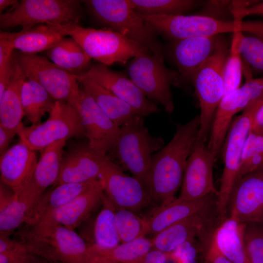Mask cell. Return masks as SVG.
Listing matches in <instances>:
<instances>
[{
	"label": "cell",
	"instance_id": "cell-25",
	"mask_svg": "<svg viewBox=\"0 0 263 263\" xmlns=\"http://www.w3.org/2000/svg\"><path fill=\"white\" fill-rule=\"evenodd\" d=\"M218 195L210 194L196 200L175 199L160 206L145 219L146 234L153 236L167 227L202 210L216 206Z\"/></svg>",
	"mask_w": 263,
	"mask_h": 263
},
{
	"label": "cell",
	"instance_id": "cell-35",
	"mask_svg": "<svg viewBox=\"0 0 263 263\" xmlns=\"http://www.w3.org/2000/svg\"><path fill=\"white\" fill-rule=\"evenodd\" d=\"M152 247L151 239L142 237L109 249H100L92 244L88 245V250L116 263H136L151 250Z\"/></svg>",
	"mask_w": 263,
	"mask_h": 263
},
{
	"label": "cell",
	"instance_id": "cell-38",
	"mask_svg": "<svg viewBox=\"0 0 263 263\" xmlns=\"http://www.w3.org/2000/svg\"><path fill=\"white\" fill-rule=\"evenodd\" d=\"M263 163V132L250 131L244 147L236 180L255 171Z\"/></svg>",
	"mask_w": 263,
	"mask_h": 263
},
{
	"label": "cell",
	"instance_id": "cell-21",
	"mask_svg": "<svg viewBox=\"0 0 263 263\" xmlns=\"http://www.w3.org/2000/svg\"><path fill=\"white\" fill-rule=\"evenodd\" d=\"M78 23L41 24L17 32L0 31V39L14 50L25 54L44 52L64 38L70 36Z\"/></svg>",
	"mask_w": 263,
	"mask_h": 263
},
{
	"label": "cell",
	"instance_id": "cell-15",
	"mask_svg": "<svg viewBox=\"0 0 263 263\" xmlns=\"http://www.w3.org/2000/svg\"><path fill=\"white\" fill-rule=\"evenodd\" d=\"M74 107L80 116L90 147L101 154L107 155L119 136L120 127L104 113L81 86Z\"/></svg>",
	"mask_w": 263,
	"mask_h": 263
},
{
	"label": "cell",
	"instance_id": "cell-44",
	"mask_svg": "<svg viewBox=\"0 0 263 263\" xmlns=\"http://www.w3.org/2000/svg\"><path fill=\"white\" fill-rule=\"evenodd\" d=\"M43 259L29 251L0 253V263H31Z\"/></svg>",
	"mask_w": 263,
	"mask_h": 263
},
{
	"label": "cell",
	"instance_id": "cell-40",
	"mask_svg": "<svg viewBox=\"0 0 263 263\" xmlns=\"http://www.w3.org/2000/svg\"><path fill=\"white\" fill-rule=\"evenodd\" d=\"M240 52L243 66L251 73L263 74V35L242 36Z\"/></svg>",
	"mask_w": 263,
	"mask_h": 263
},
{
	"label": "cell",
	"instance_id": "cell-37",
	"mask_svg": "<svg viewBox=\"0 0 263 263\" xmlns=\"http://www.w3.org/2000/svg\"><path fill=\"white\" fill-rule=\"evenodd\" d=\"M243 34L242 31H236L233 33L230 50L224 66V97L241 86L243 62L240 52V44Z\"/></svg>",
	"mask_w": 263,
	"mask_h": 263
},
{
	"label": "cell",
	"instance_id": "cell-24",
	"mask_svg": "<svg viewBox=\"0 0 263 263\" xmlns=\"http://www.w3.org/2000/svg\"><path fill=\"white\" fill-rule=\"evenodd\" d=\"M37 163L35 151L19 141L0 155V182L16 191L30 180Z\"/></svg>",
	"mask_w": 263,
	"mask_h": 263
},
{
	"label": "cell",
	"instance_id": "cell-22",
	"mask_svg": "<svg viewBox=\"0 0 263 263\" xmlns=\"http://www.w3.org/2000/svg\"><path fill=\"white\" fill-rule=\"evenodd\" d=\"M107 157L91 148L88 143L72 146L63 153L59 176L54 186L99 179Z\"/></svg>",
	"mask_w": 263,
	"mask_h": 263
},
{
	"label": "cell",
	"instance_id": "cell-28",
	"mask_svg": "<svg viewBox=\"0 0 263 263\" xmlns=\"http://www.w3.org/2000/svg\"><path fill=\"white\" fill-rule=\"evenodd\" d=\"M74 75L81 86L89 93L100 108L118 127L141 116L128 103L94 80L80 75Z\"/></svg>",
	"mask_w": 263,
	"mask_h": 263
},
{
	"label": "cell",
	"instance_id": "cell-16",
	"mask_svg": "<svg viewBox=\"0 0 263 263\" xmlns=\"http://www.w3.org/2000/svg\"><path fill=\"white\" fill-rule=\"evenodd\" d=\"M227 217L241 223L263 224V170L236 181L228 200Z\"/></svg>",
	"mask_w": 263,
	"mask_h": 263
},
{
	"label": "cell",
	"instance_id": "cell-18",
	"mask_svg": "<svg viewBox=\"0 0 263 263\" xmlns=\"http://www.w3.org/2000/svg\"><path fill=\"white\" fill-rule=\"evenodd\" d=\"M89 77L128 103L141 116L157 113L160 110L144 94L126 74L110 69L102 64L91 66L80 74Z\"/></svg>",
	"mask_w": 263,
	"mask_h": 263
},
{
	"label": "cell",
	"instance_id": "cell-2",
	"mask_svg": "<svg viewBox=\"0 0 263 263\" xmlns=\"http://www.w3.org/2000/svg\"><path fill=\"white\" fill-rule=\"evenodd\" d=\"M32 253L60 263H91L88 245L75 230L59 225L37 223L16 232Z\"/></svg>",
	"mask_w": 263,
	"mask_h": 263
},
{
	"label": "cell",
	"instance_id": "cell-49",
	"mask_svg": "<svg viewBox=\"0 0 263 263\" xmlns=\"http://www.w3.org/2000/svg\"><path fill=\"white\" fill-rule=\"evenodd\" d=\"M19 1L16 0H0V14L2 12L9 7L11 6L12 8L17 5ZM9 9V10H10Z\"/></svg>",
	"mask_w": 263,
	"mask_h": 263
},
{
	"label": "cell",
	"instance_id": "cell-12",
	"mask_svg": "<svg viewBox=\"0 0 263 263\" xmlns=\"http://www.w3.org/2000/svg\"><path fill=\"white\" fill-rule=\"evenodd\" d=\"M26 78L38 82L56 100L75 106L80 88L74 74L60 68L46 56L14 51Z\"/></svg>",
	"mask_w": 263,
	"mask_h": 263
},
{
	"label": "cell",
	"instance_id": "cell-10",
	"mask_svg": "<svg viewBox=\"0 0 263 263\" xmlns=\"http://www.w3.org/2000/svg\"><path fill=\"white\" fill-rule=\"evenodd\" d=\"M87 55L107 66L127 64L132 58L152 54L146 47L110 29L84 28L77 24L71 32Z\"/></svg>",
	"mask_w": 263,
	"mask_h": 263
},
{
	"label": "cell",
	"instance_id": "cell-31",
	"mask_svg": "<svg viewBox=\"0 0 263 263\" xmlns=\"http://www.w3.org/2000/svg\"><path fill=\"white\" fill-rule=\"evenodd\" d=\"M53 63L75 75L90 68L91 58L72 37H65L44 52Z\"/></svg>",
	"mask_w": 263,
	"mask_h": 263
},
{
	"label": "cell",
	"instance_id": "cell-33",
	"mask_svg": "<svg viewBox=\"0 0 263 263\" xmlns=\"http://www.w3.org/2000/svg\"><path fill=\"white\" fill-rule=\"evenodd\" d=\"M102 207L94 226V246L109 249L119 244L120 240L115 220V207L105 193Z\"/></svg>",
	"mask_w": 263,
	"mask_h": 263
},
{
	"label": "cell",
	"instance_id": "cell-7",
	"mask_svg": "<svg viewBox=\"0 0 263 263\" xmlns=\"http://www.w3.org/2000/svg\"><path fill=\"white\" fill-rule=\"evenodd\" d=\"M263 100L252 104L232 121L228 130L221 150L224 168L216 204L219 223L227 217V206L232 188L236 180L246 139L251 131L256 113Z\"/></svg>",
	"mask_w": 263,
	"mask_h": 263
},
{
	"label": "cell",
	"instance_id": "cell-20",
	"mask_svg": "<svg viewBox=\"0 0 263 263\" xmlns=\"http://www.w3.org/2000/svg\"><path fill=\"white\" fill-rule=\"evenodd\" d=\"M219 35L172 40L169 54L177 68V86L191 82L196 70L213 53Z\"/></svg>",
	"mask_w": 263,
	"mask_h": 263
},
{
	"label": "cell",
	"instance_id": "cell-39",
	"mask_svg": "<svg viewBox=\"0 0 263 263\" xmlns=\"http://www.w3.org/2000/svg\"><path fill=\"white\" fill-rule=\"evenodd\" d=\"M115 220L122 243L144 237L146 234L145 219L140 218L131 210L115 207Z\"/></svg>",
	"mask_w": 263,
	"mask_h": 263
},
{
	"label": "cell",
	"instance_id": "cell-41",
	"mask_svg": "<svg viewBox=\"0 0 263 263\" xmlns=\"http://www.w3.org/2000/svg\"><path fill=\"white\" fill-rule=\"evenodd\" d=\"M244 244L248 263H263V224H245Z\"/></svg>",
	"mask_w": 263,
	"mask_h": 263
},
{
	"label": "cell",
	"instance_id": "cell-9",
	"mask_svg": "<svg viewBox=\"0 0 263 263\" xmlns=\"http://www.w3.org/2000/svg\"><path fill=\"white\" fill-rule=\"evenodd\" d=\"M17 134L20 141L36 151L43 150L58 141L85 136V132L76 108L68 103L56 101L45 121L28 127L23 124Z\"/></svg>",
	"mask_w": 263,
	"mask_h": 263
},
{
	"label": "cell",
	"instance_id": "cell-48",
	"mask_svg": "<svg viewBox=\"0 0 263 263\" xmlns=\"http://www.w3.org/2000/svg\"><path fill=\"white\" fill-rule=\"evenodd\" d=\"M89 254L91 263H116L107 258L91 253L89 251Z\"/></svg>",
	"mask_w": 263,
	"mask_h": 263
},
{
	"label": "cell",
	"instance_id": "cell-50",
	"mask_svg": "<svg viewBox=\"0 0 263 263\" xmlns=\"http://www.w3.org/2000/svg\"><path fill=\"white\" fill-rule=\"evenodd\" d=\"M56 263V262L47 261L45 259H43L40 261L34 262V263Z\"/></svg>",
	"mask_w": 263,
	"mask_h": 263
},
{
	"label": "cell",
	"instance_id": "cell-32",
	"mask_svg": "<svg viewBox=\"0 0 263 263\" xmlns=\"http://www.w3.org/2000/svg\"><path fill=\"white\" fill-rule=\"evenodd\" d=\"M24 116L33 124L40 123L42 117L53 108L56 100L38 82L26 78L21 89Z\"/></svg>",
	"mask_w": 263,
	"mask_h": 263
},
{
	"label": "cell",
	"instance_id": "cell-13",
	"mask_svg": "<svg viewBox=\"0 0 263 263\" xmlns=\"http://www.w3.org/2000/svg\"><path fill=\"white\" fill-rule=\"evenodd\" d=\"M263 100V77L246 78L245 83L225 96L214 118L207 148L216 158L222 150L233 116Z\"/></svg>",
	"mask_w": 263,
	"mask_h": 263
},
{
	"label": "cell",
	"instance_id": "cell-17",
	"mask_svg": "<svg viewBox=\"0 0 263 263\" xmlns=\"http://www.w3.org/2000/svg\"><path fill=\"white\" fill-rule=\"evenodd\" d=\"M206 144L197 138L187 161L179 199L196 200L212 194L218 195L213 176L216 157Z\"/></svg>",
	"mask_w": 263,
	"mask_h": 263
},
{
	"label": "cell",
	"instance_id": "cell-8",
	"mask_svg": "<svg viewBox=\"0 0 263 263\" xmlns=\"http://www.w3.org/2000/svg\"><path fill=\"white\" fill-rule=\"evenodd\" d=\"M81 1L77 0H22L0 15V27L17 26L26 29L41 24L78 23L83 17Z\"/></svg>",
	"mask_w": 263,
	"mask_h": 263
},
{
	"label": "cell",
	"instance_id": "cell-51",
	"mask_svg": "<svg viewBox=\"0 0 263 263\" xmlns=\"http://www.w3.org/2000/svg\"><path fill=\"white\" fill-rule=\"evenodd\" d=\"M263 170V164L261 165V166L256 171H257V170Z\"/></svg>",
	"mask_w": 263,
	"mask_h": 263
},
{
	"label": "cell",
	"instance_id": "cell-47",
	"mask_svg": "<svg viewBox=\"0 0 263 263\" xmlns=\"http://www.w3.org/2000/svg\"><path fill=\"white\" fill-rule=\"evenodd\" d=\"M251 131L263 132V104L256 113L251 126Z\"/></svg>",
	"mask_w": 263,
	"mask_h": 263
},
{
	"label": "cell",
	"instance_id": "cell-6",
	"mask_svg": "<svg viewBox=\"0 0 263 263\" xmlns=\"http://www.w3.org/2000/svg\"><path fill=\"white\" fill-rule=\"evenodd\" d=\"M146 21L155 33L171 41L236 31L253 34L256 30L255 21H244L238 18L227 21L200 15H151L147 16Z\"/></svg>",
	"mask_w": 263,
	"mask_h": 263
},
{
	"label": "cell",
	"instance_id": "cell-19",
	"mask_svg": "<svg viewBox=\"0 0 263 263\" xmlns=\"http://www.w3.org/2000/svg\"><path fill=\"white\" fill-rule=\"evenodd\" d=\"M216 206L202 210L161 231L151 239L152 247L170 253L185 243L218 225Z\"/></svg>",
	"mask_w": 263,
	"mask_h": 263
},
{
	"label": "cell",
	"instance_id": "cell-11",
	"mask_svg": "<svg viewBox=\"0 0 263 263\" xmlns=\"http://www.w3.org/2000/svg\"><path fill=\"white\" fill-rule=\"evenodd\" d=\"M126 72L129 78L147 97L154 99L170 114L174 106L170 89L177 85V71L167 68L164 59L152 54L137 56L128 63Z\"/></svg>",
	"mask_w": 263,
	"mask_h": 263
},
{
	"label": "cell",
	"instance_id": "cell-36",
	"mask_svg": "<svg viewBox=\"0 0 263 263\" xmlns=\"http://www.w3.org/2000/svg\"><path fill=\"white\" fill-rule=\"evenodd\" d=\"M134 10L143 15H184L201 6L203 1L194 0H130Z\"/></svg>",
	"mask_w": 263,
	"mask_h": 263
},
{
	"label": "cell",
	"instance_id": "cell-45",
	"mask_svg": "<svg viewBox=\"0 0 263 263\" xmlns=\"http://www.w3.org/2000/svg\"><path fill=\"white\" fill-rule=\"evenodd\" d=\"M169 254L154 249L150 250L136 263H168Z\"/></svg>",
	"mask_w": 263,
	"mask_h": 263
},
{
	"label": "cell",
	"instance_id": "cell-29",
	"mask_svg": "<svg viewBox=\"0 0 263 263\" xmlns=\"http://www.w3.org/2000/svg\"><path fill=\"white\" fill-rule=\"evenodd\" d=\"M97 180L56 186L42 196L28 214L25 224L26 225H35L44 214L66 205L89 188Z\"/></svg>",
	"mask_w": 263,
	"mask_h": 263
},
{
	"label": "cell",
	"instance_id": "cell-43",
	"mask_svg": "<svg viewBox=\"0 0 263 263\" xmlns=\"http://www.w3.org/2000/svg\"><path fill=\"white\" fill-rule=\"evenodd\" d=\"M251 2H232L231 12L233 17L243 19L244 17L248 15L263 16V1L249 4Z\"/></svg>",
	"mask_w": 263,
	"mask_h": 263
},
{
	"label": "cell",
	"instance_id": "cell-1",
	"mask_svg": "<svg viewBox=\"0 0 263 263\" xmlns=\"http://www.w3.org/2000/svg\"><path fill=\"white\" fill-rule=\"evenodd\" d=\"M200 116L185 124H178L169 143L152 156L148 174L152 199L167 205L175 199L181 187L187 161L198 138Z\"/></svg>",
	"mask_w": 263,
	"mask_h": 263
},
{
	"label": "cell",
	"instance_id": "cell-30",
	"mask_svg": "<svg viewBox=\"0 0 263 263\" xmlns=\"http://www.w3.org/2000/svg\"><path fill=\"white\" fill-rule=\"evenodd\" d=\"M244 223L227 217L213 231L217 246L232 263H248L244 244Z\"/></svg>",
	"mask_w": 263,
	"mask_h": 263
},
{
	"label": "cell",
	"instance_id": "cell-42",
	"mask_svg": "<svg viewBox=\"0 0 263 263\" xmlns=\"http://www.w3.org/2000/svg\"><path fill=\"white\" fill-rule=\"evenodd\" d=\"M214 229L198 238L202 245L204 263H232L217 246L213 236Z\"/></svg>",
	"mask_w": 263,
	"mask_h": 263
},
{
	"label": "cell",
	"instance_id": "cell-3",
	"mask_svg": "<svg viewBox=\"0 0 263 263\" xmlns=\"http://www.w3.org/2000/svg\"><path fill=\"white\" fill-rule=\"evenodd\" d=\"M164 145L162 137L150 134L144 117L138 116L120 127L119 136L109 152L149 192L148 174L151 158Z\"/></svg>",
	"mask_w": 263,
	"mask_h": 263
},
{
	"label": "cell",
	"instance_id": "cell-34",
	"mask_svg": "<svg viewBox=\"0 0 263 263\" xmlns=\"http://www.w3.org/2000/svg\"><path fill=\"white\" fill-rule=\"evenodd\" d=\"M14 192L9 202L0 207V233L11 234L22 224L33 207L29 196L21 189Z\"/></svg>",
	"mask_w": 263,
	"mask_h": 263
},
{
	"label": "cell",
	"instance_id": "cell-4",
	"mask_svg": "<svg viewBox=\"0 0 263 263\" xmlns=\"http://www.w3.org/2000/svg\"><path fill=\"white\" fill-rule=\"evenodd\" d=\"M94 19L108 29L147 48L164 59V50L156 33L132 6L130 0L81 1Z\"/></svg>",
	"mask_w": 263,
	"mask_h": 263
},
{
	"label": "cell",
	"instance_id": "cell-46",
	"mask_svg": "<svg viewBox=\"0 0 263 263\" xmlns=\"http://www.w3.org/2000/svg\"><path fill=\"white\" fill-rule=\"evenodd\" d=\"M16 134L0 126V154H3L7 150L8 145Z\"/></svg>",
	"mask_w": 263,
	"mask_h": 263
},
{
	"label": "cell",
	"instance_id": "cell-23",
	"mask_svg": "<svg viewBox=\"0 0 263 263\" xmlns=\"http://www.w3.org/2000/svg\"><path fill=\"white\" fill-rule=\"evenodd\" d=\"M104 196L98 179L89 188L66 205L44 214L37 223L59 225L75 230L102 204Z\"/></svg>",
	"mask_w": 263,
	"mask_h": 263
},
{
	"label": "cell",
	"instance_id": "cell-5",
	"mask_svg": "<svg viewBox=\"0 0 263 263\" xmlns=\"http://www.w3.org/2000/svg\"><path fill=\"white\" fill-rule=\"evenodd\" d=\"M227 49L226 41L220 35L213 53L191 79L201 110L198 138L206 143L216 110L224 97V69Z\"/></svg>",
	"mask_w": 263,
	"mask_h": 263
},
{
	"label": "cell",
	"instance_id": "cell-52",
	"mask_svg": "<svg viewBox=\"0 0 263 263\" xmlns=\"http://www.w3.org/2000/svg\"><path fill=\"white\" fill-rule=\"evenodd\" d=\"M201 263H204V262H203V260L202 261V262H201Z\"/></svg>",
	"mask_w": 263,
	"mask_h": 263
},
{
	"label": "cell",
	"instance_id": "cell-27",
	"mask_svg": "<svg viewBox=\"0 0 263 263\" xmlns=\"http://www.w3.org/2000/svg\"><path fill=\"white\" fill-rule=\"evenodd\" d=\"M9 82L0 96V126L10 132L17 134L23 125L24 116L21 101V89L25 76L22 73L16 57Z\"/></svg>",
	"mask_w": 263,
	"mask_h": 263
},
{
	"label": "cell",
	"instance_id": "cell-26",
	"mask_svg": "<svg viewBox=\"0 0 263 263\" xmlns=\"http://www.w3.org/2000/svg\"><path fill=\"white\" fill-rule=\"evenodd\" d=\"M66 141H58L42 150L32 177L20 188L29 194L34 206L45 190L50 186H54L57 180Z\"/></svg>",
	"mask_w": 263,
	"mask_h": 263
},
{
	"label": "cell",
	"instance_id": "cell-14",
	"mask_svg": "<svg viewBox=\"0 0 263 263\" xmlns=\"http://www.w3.org/2000/svg\"><path fill=\"white\" fill-rule=\"evenodd\" d=\"M104 192L115 207L136 212L152 200L137 179L126 174L107 156L99 178Z\"/></svg>",
	"mask_w": 263,
	"mask_h": 263
}]
</instances>
